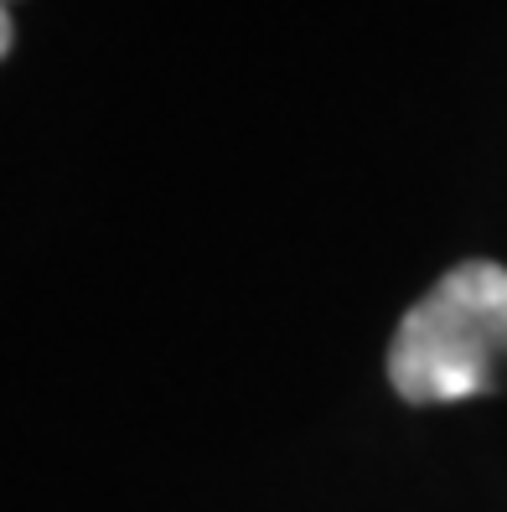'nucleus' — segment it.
Segmentation results:
<instances>
[{
	"label": "nucleus",
	"instance_id": "nucleus-1",
	"mask_svg": "<svg viewBox=\"0 0 507 512\" xmlns=\"http://www.w3.org/2000/svg\"><path fill=\"white\" fill-rule=\"evenodd\" d=\"M389 383L409 404H456L507 388V269L466 259L404 311Z\"/></svg>",
	"mask_w": 507,
	"mask_h": 512
},
{
	"label": "nucleus",
	"instance_id": "nucleus-2",
	"mask_svg": "<svg viewBox=\"0 0 507 512\" xmlns=\"http://www.w3.org/2000/svg\"><path fill=\"white\" fill-rule=\"evenodd\" d=\"M11 42H16V21H11V0H0V57L11 52Z\"/></svg>",
	"mask_w": 507,
	"mask_h": 512
}]
</instances>
